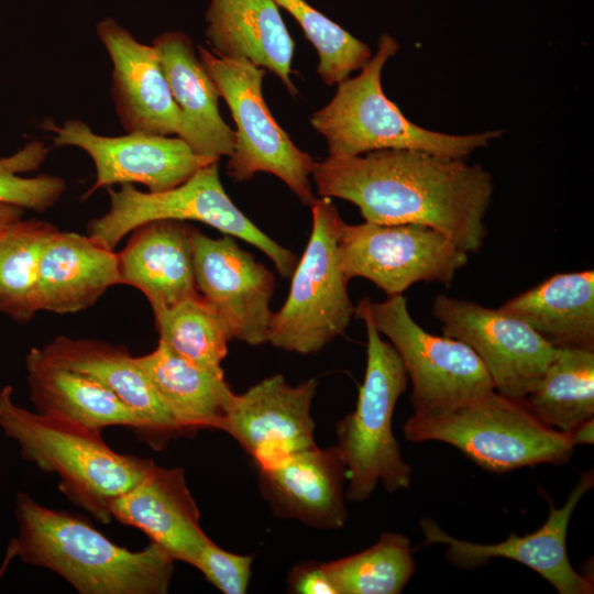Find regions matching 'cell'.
Masks as SVG:
<instances>
[{
    "instance_id": "obj_1",
    "label": "cell",
    "mask_w": 594,
    "mask_h": 594,
    "mask_svg": "<svg viewBox=\"0 0 594 594\" xmlns=\"http://www.w3.org/2000/svg\"><path fill=\"white\" fill-rule=\"evenodd\" d=\"M311 176L320 197L358 206L365 221L415 223L476 253L487 237L484 222L494 183L481 164L414 150H378L316 162Z\"/></svg>"
},
{
    "instance_id": "obj_2",
    "label": "cell",
    "mask_w": 594,
    "mask_h": 594,
    "mask_svg": "<svg viewBox=\"0 0 594 594\" xmlns=\"http://www.w3.org/2000/svg\"><path fill=\"white\" fill-rule=\"evenodd\" d=\"M15 518L18 535L8 557L57 573L80 594H165L169 588L175 560L154 542L131 551L25 492L16 494Z\"/></svg>"
},
{
    "instance_id": "obj_3",
    "label": "cell",
    "mask_w": 594,
    "mask_h": 594,
    "mask_svg": "<svg viewBox=\"0 0 594 594\" xmlns=\"http://www.w3.org/2000/svg\"><path fill=\"white\" fill-rule=\"evenodd\" d=\"M0 428L24 460L56 473L63 494L103 524L111 521L112 502L139 483L151 462L117 453L100 429L18 406L10 385L0 391Z\"/></svg>"
},
{
    "instance_id": "obj_4",
    "label": "cell",
    "mask_w": 594,
    "mask_h": 594,
    "mask_svg": "<svg viewBox=\"0 0 594 594\" xmlns=\"http://www.w3.org/2000/svg\"><path fill=\"white\" fill-rule=\"evenodd\" d=\"M399 44L383 33L377 48L355 77L338 84L333 98L310 118L327 141L329 156L351 157L378 150H414L465 158L502 131L457 135L428 130L407 119L382 88V72Z\"/></svg>"
},
{
    "instance_id": "obj_5",
    "label": "cell",
    "mask_w": 594,
    "mask_h": 594,
    "mask_svg": "<svg viewBox=\"0 0 594 594\" xmlns=\"http://www.w3.org/2000/svg\"><path fill=\"white\" fill-rule=\"evenodd\" d=\"M355 315L366 328V367L355 408L337 424L336 433L346 465L345 498L362 503L378 485L388 493L408 488L413 469L392 429L395 406L407 389V373L393 345L374 327L369 297L359 301Z\"/></svg>"
},
{
    "instance_id": "obj_6",
    "label": "cell",
    "mask_w": 594,
    "mask_h": 594,
    "mask_svg": "<svg viewBox=\"0 0 594 594\" xmlns=\"http://www.w3.org/2000/svg\"><path fill=\"white\" fill-rule=\"evenodd\" d=\"M403 429L410 442L451 444L481 469L495 473L544 463L561 465L574 448L568 432L546 425L524 399L496 391L440 415H411Z\"/></svg>"
},
{
    "instance_id": "obj_7",
    "label": "cell",
    "mask_w": 594,
    "mask_h": 594,
    "mask_svg": "<svg viewBox=\"0 0 594 594\" xmlns=\"http://www.w3.org/2000/svg\"><path fill=\"white\" fill-rule=\"evenodd\" d=\"M312 228L307 246L292 274L282 308L273 312L267 342L301 355L320 351L342 336L355 315L338 254L343 222L331 198L310 206Z\"/></svg>"
},
{
    "instance_id": "obj_8",
    "label": "cell",
    "mask_w": 594,
    "mask_h": 594,
    "mask_svg": "<svg viewBox=\"0 0 594 594\" xmlns=\"http://www.w3.org/2000/svg\"><path fill=\"white\" fill-rule=\"evenodd\" d=\"M218 163L205 165L185 183L164 191H141L132 184H123L119 190L110 187L109 210L90 220L88 235L113 250L128 233L144 223L199 221L257 248L282 276H292L296 256L261 231L232 202L221 184Z\"/></svg>"
},
{
    "instance_id": "obj_9",
    "label": "cell",
    "mask_w": 594,
    "mask_h": 594,
    "mask_svg": "<svg viewBox=\"0 0 594 594\" xmlns=\"http://www.w3.org/2000/svg\"><path fill=\"white\" fill-rule=\"evenodd\" d=\"M198 57L237 125L229 176L245 182L258 172L273 174L302 204L311 206L316 198L310 176L316 161L295 145L267 108L263 97L265 69L246 58L222 57L202 46L198 47Z\"/></svg>"
},
{
    "instance_id": "obj_10",
    "label": "cell",
    "mask_w": 594,
    "mask_h": 594,
    "mask_svg": "<svg viewBox=\"0 0 594 594\" xmlns=\"http://www.w3.org/2000/svg\"><path fill=\"white\" fill-rule=\"evenodd\" d=\"M369 311L411 381L413 415H440L495 391L477 354L460 340L424 330L411 318L403 294L380 302L369 298Z\"/></svg>"
},
{
    "instance_id": "obj_11",
    "label": "cell",
    "mask_w": 594,
    "mask_h": 594,
    "mask_svg": "<svg viewBox=\"0 0 594 594\" xmlns=\"http://www.w3.org/2000/svg\"><path fill=\"white\" fill-rule=\"evenodd\" d=\"M338 254L348 280L369 279L387 296L400 295L419 282L449 285L469 261L468 253L444 234L415 223L343 221Z\"/></svg>"
},
{
    "instance_id": "obj_12",
    "label": "cell",
    "mask_w": 594,
    "mask_h": 594,
    "mask_svg": "<svg viewBox=\"0 0 594 594\" xmlns=\"http://www.w3.org/2000/svg\"><path fill=\"white\" fill-rule=\"evenodd\" d=\"M431 312L443 336L477 354L495 391L514 399H525L535 388L557 350L526 322L498 308L440 294Z\"/></svg>"
},
{
    "instance_id": "obj_13",
    "label": "cell",
    "mask_w": 594,
    "mask_h": 594,
    "mask_svg": "<svg viewBox=\"0 0 594 594\" xmlns=\"http://www.w3.org/2000/svg\"><path fill=\"white\" fill-rule=\"evenodd\" d=\"M42 129L51 133L54 145L78 147L92 160L96 180L84 199L116 184H141L151 193L168 190L185 183L205 165L219 161L197 155L178 136L145 133L107 136L94 132L78 119L61 125L46 119Z\"/></svg>"
},
{
    "instance_id": "obj_14",
    "label": "cell",
    "mask_w": 594,
    "mask_h": 594,
    "mask_svg": "<svg viewBox=\"0 0 594 594\" xmlns=\"http://www.w3.org/2000/svg\"><path fill=\"white\" fill-rule=\"evenodd\" d=\"M193 246L197 290L222 317L232 339L267 342L274 274L230 235L212 239L194 228Z\"/></svg>"
},
{
    "instance_id": "obj_15",
    "label": "cell",
    "mask_w": 594,
    "mask_h": 594,
    "mask_svg": "<svg viewBox=\"0 0 594 594\" xmlns=\"http://www.w3.org/2000/svg\"><path fill=\"white\" fill-rule=\"evenodd\" d=\"M318 383L290 385L276 374L232 395L221 431L230 435L258 468L316 447L311 404Z\"/></svg>"
},
{
    "instance_id": "obj_16",
    "label": "cell",
    "mask_w": 594,
    "mask_h": 594,
    "mask_svg": "<svg viewBox=\"0 0 594 594\" xmlns=\"http://www.w3.org/2000/svg\"><path fill=\"white\" fill-rule=\"evenodd\" d=\"M593 484V470L583 473L564 505L556 508L550 504L546 522L531 534H510L502 542L482 544L457 539L444 532L433 519L421 518L420 527L426 539L422 544H446L449 561L463 569L483 565L493 558H505L539 573L560 594H592L593 581L578 573L570 563L566 532L574 508Z\"/></svg>"
},
{
    "instance_id": "obj_17",
    "label": "cell",
    "mask_w": 594,
    "mask_h": 594,
    "mask_svg": "<svg viewBox=\"0 0 594 594\" xmlns=\"http://www.w3.org/2000/svg\"><path fill=\"white\" fill-rule=\"evenodd\" d=\"M96 31L112 63L111 97L127 133L177 135L180 111L172 96L158 55L111 18Z\"/></svg>"
},
{
    "instance_id": "obj_18",
    "label": "cell",
    "mask_w": 594,
    "mask_h": 594,
    "mask_svg": "<svg viewBox=\"0 0 594 594\" xmlns=\"http://www.w3.org/2000/svg\"><path fill=\"white\" fill-rule=\"evenodd\" d=\"M260 491L271 510L316 529L345 526L346 465L337 446L316 447L258 468Z\"/></svg>"
},
{
    "instance_id": "obj_19",
    "label": "cell",
    "mask_w": 594,
    "mask_h": 594,
    "mask_svg": "<svg viewBox=\"0 0 594 594\" xmlns=\"http://www.w3.org/2000/svg\"><path fill=\"white\" fill-rule=\"evenodd\" d=\"M110 513L142 530L175 561L193 566L210 540L182 468L166 469L151 460L139 483L112 502Z\"/></svg>"
},
{
    "instance_id": "obj_20",
    "label": "cell",
    "mask_w": 594,
    "mask_h": 594,
    "mask_svg": "<svg viewBox=\"0 0 594 594\" xmlns=\"http://www.w3.org/2000/svg\"><path fill=\"white\" fill-rule=\"evenodd\" d=\"M152 46L180 111L177 136L197 155L216 160L231 156L235 131L220 114L218 88L200 62L193 40L180 31H167L154 37Z\"/></svg>"
},
{
    "instance_id": "obj_21",
    "label": "cell",
    "mask_w": 594,
    "mask_h": 594,
    "mask_svg": "<svg viewBox=\"0 0 594 594\" xmlns=\"http://www.w3.org/2000/svg\"><path fill=\"white\" fill-rule=\"evenodd\" d=\"M193 231L186 221H151L134 229L117 253L120 284L141 290L154 315L199 294Z\"/></svg>"
},
{
    "instance_id": "obj_22",
    "label": "cell",
    "mask_w": 594,
    "mask_h": 594,
    "mask_svg": "<svg viewBox=\"0 0 594 594\" xmlns=\"http://www.w3.org/2000/svg\"><path fill=\"white\" fill-rule=\"evenodd\" d=\"M117 284L120 276L113 250L90 235L56 230L40 261L37 310L77 312L92 306Z\"/></svg>"
},
{
    "instance_id": "obj_23",
    "label": "cell",
    "mask_w": 594,
    "mask_h": 594,
    "mask_svg": "<svg viewBox=\"0 0 594 594\" xmlns=\"http://www.w3.org/2000/svg\"><path fill=\"white\" fill-rule=\"evenodd\" d=\"M275 0H210L206 36L216 55L246 58L272 72L297 95L292 74L295 43Z\"/></svg>"
},
{
    "instance_id": "obj_24",
    "label": "cell",
    "mask_w": 594,
    "mask_h": 594,
    "mask_svg": "<svg viewBox=\"0 0 594 594\" xmlns=\"http://www.w3.org/2000/svg\"><path fill=\"white\" fill-rule=\"evenodd\" d=\"M41 352L50 362L85 374L111 391L141 419L145 432L180 431L135 358L124 348L94 339L58 337Z\"/></svg>"
},
{
    "instance_id": "obj_25",
    "label": "cell",
    "mask_w": 594,
    "mask_h": 594,
    "mask_svg": "<svg viewBox=\"0 0 594 594\" xmlns=\"http://www.w3.org/2000/svg\"><path fill=\"white\" fill-rule=\"evenodd\" d=\"M498 309L526 322L554 348L594 350L593 270L556 274Z\"/></svg>"
},
{
    "instance_id": "obj_26",
    "label": "cell",
    "mask_w": 594,
    "mask_h": 594,
    "mask_svg": "<svg viewBox=\"0 0 594 594\" xmlns=\"http://www.w3.org/2000/svg\"><path fill=\"white\" fill-rule=\"evenodd\" d=\"M25 367L29 396L36 413L100 430L124 426L145 432L141 419L111 391L85 374L50 362L41 349L29 351Z\"/></svg>"
},
{
    "instance_id": "obj_27",
    "label": "cell",
    "mask_w": 594,
    "mask_h": 594,
    "mask_svg": "<svg viewBox=\"0 0 594 594\" xmlns=\"http://www.w3.org/2000/svg\"><path fill=\"white\" fill-rule=\"evenodd\" d=\"M135 360L180 431L221 430L233 395L223 375L186 361L161 341L151 353Z\"/></svg>"
},
{
    "instance_id": "obj_28",
    "label": "cell",
    "mask_w": 594,
    "mask_h": 594,
    "mask_svg": "<svg viewBox=\"0 0 594 594\" xmlns=\"http://www.w3.org/2000/svg\"><path fill=\"white\" fill-rule=\"evenodd\" d=\"M524 402L541 421L562 432L594 418V350L557 348Z\"/></svg>"
},
{
    "instance_id": "obj_29",
    "label": "cell",
    "mask_w": 594,
    "mask_h": 594,
    "mask_svg": "<svg viewBox=\"0 0 594 594\" xmlns=\"http://www.w3.org/2000/svg\"><path fill=\"white\" fill-rule=\"evenodd\" d=\"M55 226L23 218L0 234V312L19 323L37 312L36 288L40 261Z\"/></svg>"
},
{
    "instance_id": "obj_30",
    "label": "cell",
    "mask_w": 594,
    "mask_h": 594,
    "mask_svg": "<svg viewBox=\"0 0 594 594\" xmlns=\"http://www.w3.org/2000/svg\"><path fill=\"white\" fill-rule=\"evenodd\" d=\"M160 340L186 361L217 375L232 339L227 323L200 294L154 315Z\"/></svg>"
},
{
    "instance_id": "obj_31",
    "label": "cell",
    "mask_w": 594,
    "mask_h": 594,
    "mask_svg": "<svg viewBox=\"0 0 594 594\" xmlns=\"http://www.w3.org/2000/svg\"><path fill=\"white\" fill-rule=\"evenodd\" d=\"M324 563L337 594H398L416 571L409 538L387 531L365 550Z\"/></svg>"
},
{
    "instance_id": "obj_32",
    "label": "cell",
    "mask_w": 594,
    "mask_h": 594,
    "mask_svg": "<svg viewBox=\"0 0 594 594\" xmlns=\"http://www.w3.org/2000/svg\"><path fill=\"white\" fill-rule=\"evenodd\" d=\"M301 26L319 56L317 74L327 86L346 79L372 57L370 47L306 0H275Z\"/></svg>"
},
{
    "instance_id": "obj_33",
    "label": "cell",
    "mask_w": 594,
    "mask_h": 594,
    "mask_svg": "<svg viewBox=\"0 0 594 594\" xmlns=\"http://www.w3.org/2000/svg\"><path fill=\"white\" fill-rule=\"evenodd\" d=\"M50 151L43 142L34 140L15 153L0 157V202L44 212L59 200L66 190L62 177L46 174L34 177L20 175L37 170Z\"/></svg>"
},
{
    "instance_id": "obj_34",
    "label": "cell",
    "mask_w": 594,
    "mask_h": 594,
    "mask_svg": "<svg viewBox=\"0 0 594 594\" xmlns=\"http://www.w3.org/2000/svg\"><path fill=\"white\" fill-rule=\"evenodd\" d=\"M252 563L253 556L226 551L210 539L194 566L222 593L244 594L250 583Z\"/></svg>"
},
{
    "instance_id": "obj_35",
    "label": "cell",
    "mask_w": 594,
    "mask_h": 594,
    "mask_svg": "<svg viewBox=\"0 0 594 594\" xmlns=\"http://www.w3.org/2000/svg\"><path fill=\"white\" fill-rule=\"evenodd\" d=\"M287 591L294 594H337L326 563L315 561L293 566L287 576Z\"/></svg>"
},
{
    "instance_id": "obj_36",
    "label": "cell",
    "mask_w": 594,
    "mask_h": 594,
    "mask_svg": "<svg viewBox=\"0 0 594 594\" xmlns=\"http://www.w3.org/2000/svg\"><path fill=\"white\" fill-rule=\"evenodd\" d=\"M573 446L594 442V418L587 419L568 432Z\"/></svg>"
},
{
    "instance_id": "obj_37",
    "label": "cell",
    "mask_w": 594,
    "mask_h": 594,
    "mask_svg": "<svg viewBox=\"0 0 594 594\" xmlns=\"http://www.w3.org/2000/svg\"><path fill=\"white\" fill-rule=\"evenodd\" d=\"M24 215V209L14 205L0 202V234L12 222L21 219Z\"/></svg>"
}]
</instances>
